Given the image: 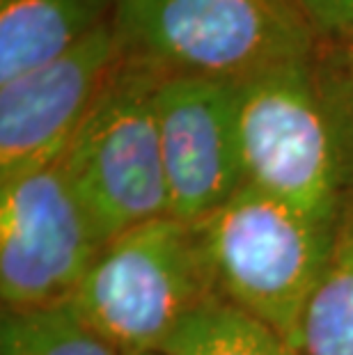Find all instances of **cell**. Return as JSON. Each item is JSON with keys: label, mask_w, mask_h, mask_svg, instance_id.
I'll return each instance as SVG.
<instances>
[{"label": "cell", "mask_w": 353, "mask_h": 355, "mask_svg": "<svg viewBox=\"0 0 353 355\" xmlns=\"http://www.w3.org/2000/svg\"><path fill=\"white\" fill-rule=\"evenodd\" d=\"M195 225L161 216L101 248L71 303L122 355L161 351L177 323L214 296Z\"/></svg>", "instance_id": "4"}, {"label": "cell", "mask_w": 353, "mask_h": 355, "mask_svg": "<svg viewBox=\"0 0 353 355\" xmlns=\"http://www.w3.org/2000/svg\"><path fill=\"white\" fill-rule=\"evenodd\" d=\"M298 351L353 355V202L342 207L333 252L305 309Z\"/></svg>", "instance_id": "11"}, {"label": "cell", "mask_w": 353, "mask_h": 355, "mask_svg": "<svg viewBox=\"0 0 353 355\" xmlns=\"http://www.w3.org/2000/svg\"><path fill=\"white\" fill-rule=\"evenodd\" d=\"M239 140L246 184L324 227L342 214L330 128L310 60L239 83Z\"/></svg>", "instance_id": "5"}, {"label": "cell", "mask_w": 353, "mask_h": 355, "mask_svg": "<svg viewBox=\"0 0 353 355\" xmlns=\"http://www.w3.org/2000/svg\"><path fill=\"white\" fill-rule=\"evenodd\" d=\"M115 0H0V85L62 58Z\"/></svg>", "instance_id": "9"}, {"label": "cell", "mask_w": 353, "mask_h": 355, "mask_svg": "<svg viewBox=\"0 0 353 355\" xmlns=\"http://www.w3.org/2000/svg\"><path fill=\"white\" fill-rule=\"evenodd\" d=\"M140 355H165L163 351H149V353H140Z\"/></svg>", "instance_id": "15"}, {"label": "cell", "mask_w": 353, "mask_h": 355, "mask_svg": "<svg viewBox=\"0 0 353 355\" xmlns=\"http://www.w3.org/2000/svg\"><path fill=\"white\" fill-rule=\"evenodd\" d=\"M154 108L170 216L195 225L246 186L239 83L163 73Z\"/></svg>", "instance_id": "7"}, {"label": "cell", "mask_w": 353, "mask_h": 355, "mask_svg": "<svg viewBox=\"0 0 353 355\" xmlns=\"http://www.w3.org/2000/svg\"><path fill=\"white\" fill-rule=\"evenodd\" d=\"M161 351L165 355H303L273 328L218 293L177 323Z\"/></svg>", "instance_id": "10"}, {"label": "cell", "mask_w": 353, "mask_h": 355, "mask_svg": "<svg viewBox=\"0 0 353 355\" xmlns=\"http://www.w3.org/2000/svg\"><path fill=\"white\" fill-rule=\"evenodd\" d=\"M161 71L119 53L87 110L64 170L101 245L154 218L170 216L154 94Z\"/></svg>", "instance_id": "3"}, {"label": "cell", "mask_w": 353, "mask_h": 355, "mask_svg": "<svg viewBox=\"0 0 353 355\" xmlns=\"http://www.w3.org/2000/svg\"><path fill=\"white\" fill-rule=\"evenodd\" d=\"M214 291L298 351L300 326L333 252L337 227H324L246 184L195 223Z\"/></svg>", "instance_id": "2"}, {"label": "cell", "mask_w": 353, "mask_h": 355, "mask_svg": "<svg viewBox=\"0 0 353 355\" xmlns=\"http://www.w3.org/2000/svg\"><path fill=\"white\" fill-rule=\"evenodd\" d=\"M112 28L124 58L230 83L310 60L317 44L291 0H115Z\"/></svg>", "instance_id": "1"}, {"label": "cell", "mask_w": 353, "mask_h": 355, "mask_svg": "<svg viewBox=\"0 0 353 355\" xmlns=\"http://www.w3.org/2000/svg\"><path fill=\"white\" fill-rule=\"evenodd\" d=\"M101 248L64 156L0 184L3 309L69 303Z\"/></svg>", "instance_id": "6"}, {"label": "cell", "mask_w": 353, "mask_h": 355, "mask_svg": "<svg viewBox=\"0 0 353 355\" xmlns=\"http://www.w3.org/2000/svg\"><path fill=\"white\" fill-rule=\"evenodd\" d=\"M319 37L353 33V0H291Z\"/></svg>", "instance_id": "14"}, {"label": "cell", "mask_w": 353, "mask_h": 355, "mask_svg": "<svg viewBox=\"0 0 353 355\" xmlns=\"http://www.w3.org/2000/svg\"><path fill=\"white\" fill-rule=\"evenodd\" d=\"M310 67L333 138L344 207L353 202V33L319 37Z\"/></svg>", "instance_id": "13"}, {"label": "cell", "mask_w": 353, "mask_h": 355, "mask_svg": "<svg viewBox=\"0 0 353 355\" xmlns=\"http://www.w3.org/2000/svg\"><path fill=\"white\" fill-rule=\"evenodd\" d=\"M117 60L106 21L62 58L0 85V184L64 156Z\"/></svg>", "instance_id": "8"}, {"label": "cell", "mask_w": 353, "mask_h": 355, "mask_svg": "<svg viewBox=\"0 0 353 355\" xmlns=\"http://www.w3.org/2000/svg\"><path fill=\"white\" fill-rule=\"evenodd\" d=\"M3 355H122L78 314L74 303L3 309Z\"/></svg>", "instance_id": "12"}]
</instances>
